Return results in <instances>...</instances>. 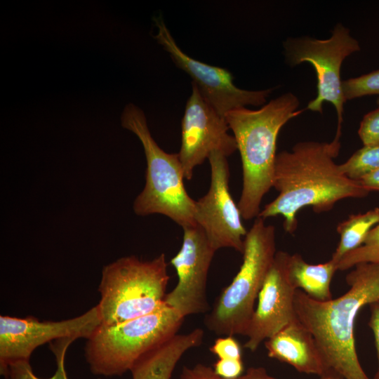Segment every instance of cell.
<instances>
[{
  "mask_svg": "<svg viewBox=\"0 0 379 379\" xmlns=\"http://www.w3.org/2000/svg\"><path fill=\"white\" fill-rule=\"evenodd\" d=\"M340 148V140L333 138L330 142H300L291 151L277 154L272 187L279 194L258 217L281 215L284 230L291 234L300 209L309 206L316 213L326 212L340 200L366 197L369 192L335 163Z\"/></svg>",
  "mask_w": 379,
  "mask_h": 379,
  "instance_id": "obj_1",
  "label": "cell"
},
{
  "mask_svg": "<svg viewBox=\"0 0 379 379\" xmlns=\"http://www.w3.org/2000/svg\"><path fill=\"white\" fill-rule=\"evenodd\" d=\"M346 276L348 291L335 299L319 301L297 289V320L313 335L326 364L344 379H370L356 351L354 327L360 310L379 300V264L355 265Z\"/></svg>",
  "mask_w": 379,
  "mask_h": 379,
  "instance_id": "obj_2",
  "label": "cell"
},
{
  "mask_svg": "<svg viewBox=\"0 0 379 379\" xmlns=\"http://www.w3.org/2000/svg\"><path fill=\"white\" fill-rule=\"evenodd\" d=\"M292 93L271 100L256 110L241 107L225 116L239 151L243 187L237 204L242 218H257L263 197L273 186L277 140L281 128L303 110Z\"/></svg>",
  "mask_w": 379,
  "mask_h": 379,
  "instance_id": "obj_3",
  "label": "cell"
},
{
  "mask_svg": "<svg viewBox=\"0 0 379 379\" xmlns=\"http://www.w3.org/2000/svg\"><path fill=\"white\" fill-rule=\"evenodd\" d=\"M121 123L140 140L147 161L146 182L134 201V212L141 216L162 214L182 228L197 225L195 200L185 190L178 154L167 153L158 145L143 111L136 105L128 104L125 107Z\"/></svg>",
  "mask_w": 379,
  "mask_h": 379,
  "instance_id": "obj_4",
  "label": "cell"
},
{
  "mask_svg": "<svg viewBox=\"0 0 379 379\" xmlns=\"http://www.w3.org/2000/svg\"><path fill=\"white\" fill-rule=\"evenodd\" d=\"M276 253L275 227L257 217L244 238L239 272L204 317L210 331L218 335L246 336L255 300Z\"/></svg>",
  "mask_w": 379,
  "mask_h": 379,
  "instance_id": "obj_5",
  "label": "cell"
},
{
  "mask_svg": "<svg viewBox=\"0 0 379 379\" xmlns=\"http://www.w3.org/2000/svg\"><path fill=\"white\" fill-rule=\"evenodd\" d=\"M167 267L164 253L148 261L134 255L122 257L105 266L96 305L102 325H117L164 306Z\"/></svg>",
  "mask_w": 379,
  "mask_h": 379,
  "instance_id": "obj_6",
  "label": "cell"
},
{
  "mask_svg": "<svg viewBox=\"0 0 379 379\" xmlns=\"http://www.w3.org/2000/svg\"><path fill=\"white\" fill-rule=\"evenodd\" d=\"M185 317L166 304L148 314L100 325L87 339L85 357L92 373L120 376L144 354L178 333Z\"/></svg>",
  "mask_w": 379,
  "mask_h": 379,
  "instance_id": "obj_7",
  "label": "cell"
},
{
  "mask_svg": "<svg viewBox=\"0 0 379 379\" xmlns=\"http://www.w3.org/2000/svg\"><path fill=\"white\" fill-rule=\"evenodd\" d=\"M286 62L291 67L302 62L310 63L317 75V94L307 109L322 112L324 102H331L338 117L335 137L340 138L343 121L344 103L346 101L342 91L340 69L344 60L360 51L359 41L342 24L336 25L331 36L317 39L310 36L288 38L284 42Z\"/></svg>",
  "mask_w": 379,
  "mask_h": 379,
  "instance_id": "obj_8",
  "label": "cell"
},
{
  "mask_svg": "<svg viewBox=\"0 0 379 379\" xmlns=\"http://www.w3.org/2000/svg\"><path fill=\"white\" fill-rule=\"evenodd\" d=\"M102 324L97 306L62 321H39L34 317L0 316V374L18 361H29L34 350L62 338L88 339Z\"/></svg>",
  "mask_w": 379,
  "mask_h": 379,
  "instance_id": "obj_9",
  "label": "cell"
},
{
  "mask_svg": "<svg viewBox=\"0 0 379 379\" xmlns=\"http://www.w3.org/2000/svg\"><path fill=\"white\" fill-rule=\"evenodd\" d=\"M155 39L170 55L175 65L193 80L204 98L222 116L247 105H264L273 88L248 91L234 84L233 76L226 69L197 60L178 46L161 16L155 18Z\"/></svg>",
  "mask_w": 379,
  "mask_h": 379,
  "instance_id": "obj_10",
  "label": "cell"
},
{
  "mask_svg": "<svg viewBox=\"0 0 379 379\" xmlns=\"http://www.w3.org/2000/svg\"><path fill=\"white\" fill-rule=\"evenodd\" d=\"M211 183L208 192L195 201V220L211 246L218 251L232 248L243 253L247 234L238 206L229 187L230 168L227 157L213 151L208 158Z\"/></svg>",
  "mask_w": 379,
  "mask_h": 379,
  "instance_id": "obj_11",
  "label": "cell"
},
{
  "mask_svg": "<svg viewBox=\"0 0 379 379\" xmlns=\"http://www.w3.org/2000/svg\"><path fill=\"white\" fill-rule=\"evenodd\" d=\"M182 229L181 248L170 261L176 271L178 282L173 289L166 293L164 303L185 318L210 310L207 277L217 251L199 225Z\"/></svg>",
  "mask_w": 379,
  "mask_h": 379,
  "instance_id": "obj_12",
  "label": "cell"
},
{
  "mask_svg": "<svg viewBox=\"0 0 379 379\" xmlns=\"http://www.w3.org/2000/svg\"><path fill=\"white\" fill-rule=\"evenodd\" d=\"M229 130L225 117L204 98L192 83L182 119L181 147L178 153L185 179L190 180L194 169L213 151L227 157L237 149L235 138Z\"/></svg>",
  "mask_w": 379,
  "mask_h": 379,
  "instance_id": "obj_13",
  "label": "cell"
},
{
  "mask_svg": "<svg viewBox=\"0 0 379 379\" xmlns=\"http://www.w3.org/2000/svg\"><path fill=\"white\" fill-rule=\"evenodd\" d=\"M290 254L278 251L258 297L246 336L244 347L255 351L260 345L296 319L294 298L296 288L288 271Z\"/></svg>",
  "mask_w": 379,
  "mask_h": 379,
  "instance_id": "obj_14",
  "label": "cell"
},
{
  "mask_svg": "<svg viewBox=\"0 0 379 379\" xmlns=\"http://www.w3.org/2000/svg\"><path fill=\"white\" fill-rule=\"evenodd\" d=\"M269 357L298 371L321 375L329 368L312 333L297 319L265 341Z\"/></svg>",
  "mask_w": 379,
  "mask_h": 379,
  "instance_id": "obj_15",
  "label": "cell"
},
{
  "mask_svg": "<svg viewBox=\"0 0 379 379\" xmlns=\"http://www.w3.org/2000/svg\"><path fill=\"white\" fill-rule=\"evenodd\" d=\"M204 332L197 328L185 334H175L140 357L131 368L132 379H171L184 354L199 347Z\"/></svg>",
  "mask_w": 379,
  "mask_h": 379,
  "instance_id": "obj_16",
  "label": "cell"
},
{
  "mask_svg": "<svg viewBox=\"0 0 379 379\" xmlns=\"http://www.w3.org/2000/svg\"><path fill=\"white\" fill-rule=\"evenodd\" d=\"M337 270V263L332 259L312 265L307 262L300 254L294 253L290 255L288 260V277L293 286L319 301L333 298L331 284Z\"/></svg>",
  "mask_w": 379,
  "mask_h": 379,
  "instance_id": "obj_17",
  "label": "cell"
},
{
  "mask_svg": "<svg viewBox=\"0 0 379 379\" xmlns=\"http://www.w3.org/2000/svg\"><path fill=\"white\" fill-rule=\"evenodd\" d=\"M378 222V207L364 213L351 215L340 222L336 227L340 241L331 259L338 264L344 255L359 247L370 230Z\"/></svg>",
  "mask_w": 379,
  "mask_h": 379,
  "instance_id": "obj_18",
  "label": "cell"
},
{
  "mask_svg": "<svg viewBox=\"0 0 379 379\" xmlns=\"http://www.w3.org/2000/svg\"><path fill=\"white\" fill-rule=\"evenodd\" d=\"M72 338H62L51 343V349L55 355L57 368L55 373L48 378L36 376L29 361H18L9 364L1 373L4 379H68L65 370V354L67 347L74 341Z\"/></svg>",
  "mask_w": 379,
  "mask_h": 379,
  "instance_id": "obj_19",
  "label": "cell"
},
{
  "mask_svg": "<svg viewBox=\"0 0 379 379\" xmlns=\"http://www.w3.org/2000/svg\"><path fill=\"white\" fill-rule=\"evenodd\" d=\"M339 168L348 178L359 181L368 173L379 168V144L364 145L345 162L339 164Z\"/></svg>",
  "mask_w": 379,
  "mask_h": 379,
  "instance_id": "obj_20",
  "label": "cell"
},
{
  "mask_svg": "<svg viewBox=\"0 0 379 379\" xmlns=\"http://www.w3.org/2000/svg\"><path fill=\"white\" fill-rule=\"evenodd\" d=\"M379 264V222L368 232L363 244L338 262V270H347L360 263Z\"/></svg>",
  "mask_w": 379,
  "mask_h": 379,
  "instance_id": "obj_21",
  "label": "cell"
},
{
  "mask_svg": "<svg viewBox=\"0 0 379 379\" xmlns=\"http://www.w3.org/2000/svg\"><path fill=\"white\" fill-rule=\"evenodd\" d=\"M342 91L345 100L379 95V69L342 81Z\"/></svg>",
  "mask_w": 379,
  "mask_h": 379,
  "instance_id": "obj_22",
  "label": "cell"
},
{
  "mask_svg": "<svg viewBox=\"0 0 379 379\" xmlns=\"http://www.w3.org/2000/svg\"><path fill=\"white\" fill-rule=\"evenodd\" d=\"M358 135L364 145L379 144V107L364 116Z\"/></svg>",
  "mask_w": 379,
  "mask_h": 379,
  "instance_id": "obj_23",
  "label": "cell"
},
{
  "mask_svg": "<svg viewBox=\"0 0 379 379\" xmlns=\"http://www.w3.org/2000/svg\"><path fill=\"white\" fill-rule=\"evenodd\" d=\"M209 350L219 359H241V347L232 335L218 338Z\"/></svg>",
  "mask_w": 379,
  "mask_h": 379,
  "instance_id": "obj_24",
  "label": "cell"
},
{
  "mask_svg": "<svg viewBox=\"0 0 379 379\" xmlns=\"http://www.w3.org/2000/svg\"><path fill=\"white\" fill-rule=\"evenodd\" d=\"M215 373L223 379H236L242 375L244 364L242 359H218L213 364Z\"/></svg>",
  "mask_w": 379,
  "mask_h": 379,
  "instance_id": "obj_25",
  "label": "cell"
},
{
  "mask_svg": "<svg viewBox=\"0 0 379 379\" xmlns=\"http://www.w3.org/2000/svg\"><path fill=\"white\" fill-rule=\"evenodd\" d=\"M180 379H223L217 375L213 369L203 364L192 367L182 368Z\"/></svg>",
  "mask_w": 379,
  "mask_h": 379,
  "instance_id": "obj_26",
  "label": "cell"
},
{
  "mask_svg": "<svg viewBox=\"0 0 379 379\" xmlns=\"http://www.w3.org/2000/svg\"><path fill=\"white\" fill-rule=\"evenodd\" d=\"M368 306L370 308L368 326L373 334L378 361V370L373 379H379V300L368 305Z\"/></svg>",
  "mask_w": 379,
  "mask_h": 379,
  "instance_id": "obj_27",
  "label": "cell"
},
{
  "mask_svg": "<svg viewBox=\"0 0 379 379\" xmlns=\"http://www.w3.org/2000/svg\"><path fill=\"white\" fill-rule=\"evenodd\" d=\"M358 182L369 192L379 191V168L368 173Z\"/></svg>",
  "mask_w": 379,
  "mask_h": 379,
  "instance_id": "obj_28",
  "label": "cell"
},
{
  "mask_svg": "<svg viewBox=\"0 0 379 379\" xmlns=\"http://www.w3.org/2000/svg\"><path fill=\"white\" fill-rule=\"evenodd\" d=\"M236 379H278L267 374L262 367L249 368L246 373Z\"/></svg>",
  "mask_w": 379,
  "mask_h": 379,
  "instance_id": "obj_29",
  "label": "cell"
},
{
  "mask_svg": "<svg viewBox=\"0 0 379 379\" xmlns=\"http://www.w3.org/2000/svg\"><path fill=\"white\" fill-rule=\"evenodd\" d=\"M319 379H344V378L336 371L328 369L324 374L320 375Z\"/></svg>",
  "mask_w": 379,
  "mask_h": 379,
  "instance_id": "obj_30",
  "label": "cell"
},
{
  "mask_svg": "<svg viewBox=\"0 0 379 379\" xmlns=\"http://www.w3.org/2000/svg\"><path fill=\"white\" fill-rule=\"evenodd\" d=\"M376 103H377V105H378V107H379V98L377 99Z\"/></svg>",
  "mask_w": 379,
  "mask_h": 379,
  "instance_id": "obj_31",
  "label": "cell"
}]
</instances>
